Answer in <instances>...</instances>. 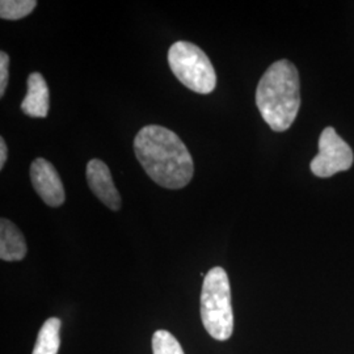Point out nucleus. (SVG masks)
Masks as SVG:
<instances>
[{
    "instance_id": "nucleus-1",
    "label": "nucleus",
    "mask_w": 354,
    "mask_h": 354,
    "mask_svg": "<svg viewBox=\"0 0 354 354\" xmlns=\"http://www.w3.org/2000/svg\"><path fill=\"white\" fill-rule=\"evenodd\" d=\"M134 151L146 174L167 189L187 187L194 174L188 147L176 133L160 125L142 127L134 138Z\"/></svg>"
},
{
    "instance_id": "nucleus-2",
    "label": "nucleus",
    "mask_w": 354,
    "mask_h": 354,
    "mask_svg": "<svg viewBox=\"0 0 354 354\" xmlns=\"http://www.w3.org/2000/svg\"><path fill=\"white\" fill-rule=\"evenodd\" d=\"M256 105L273 131H286L301 108L299 74L288 59L277 61L261 76L256 89Z\"/></svg>"
},
{
    "instance_id": "nucleus-3",
    "label": "nucleus",
    "mask_w": 354,
    "mask_h": 354,
    "mask_svg": "<svg viewBox=\"0 0 354 354\" xmlns=\"http://www.w3.org/2000/svg\"><path fill=\"white\" fill-rule=\"evenodd\" d=\"M201 319L207 333L218 342H226L234 332L231 288L223 268H212L203 279Z\"/></svg>"
},
{
    "instance_id": "nucleus-4",
    "label": "nucleus",
    "mask_w": 354,
    "mask_h": 354,
    "mask_svg": "<svg viewBox=\"0 0 354 354\" xmlns=\"http://www.w3.org/2000/svg\"><path fill=\"white\" fill-rule=\"evenodd\" d=\"M168 64L178 82L193 92L207 95L216 87L213 64L205 51L192 42H175L168 50Z\"/></svg>"
},
{
    "instance_id": "nucleus-5",
    "label": "nucleus",
    "mask_w": 354,
    "mask_h": 354,
    "mask_svg": "<svg viewBox=\"0 0 354 354\" xmlns=\"http://www.w3.org/2000/svg\"><path fill=\"white\" fill-rule=\"evenodd\" d=\"M351 146L339 137L333 127H326L319 138V153L311 160L310 168L317 177H330L348 171L353 165Z\"/></svg>"
},
{
    "instance_id": "nucleus-6",
    "label": "nucleus",
    "mask_w": 354,
    "mask_h": 354,
    "mask_svg": "<svg viewBox=\"0 0 354 354\" xmlns=\"http://www.w3.org/2000/svg\"><path fill=\"white\" fill-rule=\"evenodd\" d=\"M30 181L41 200L50 207H59L66 200L64 184L55 167L46 159L37 158L30 165Z\"/></svg>"
},
{
    "instance_id": "nucleus-7",
    "label": "nucleus",
    "mask_w": 354,
    "mask_h": 354,
    "mask_svg": "<svg viewBox=\"0 0 354 354\" xmlns=\"http://www.w3.org/2000/svg\"><path fill=\"white\" fill-rule=\"evenodd\" d=\"M87 183L89 189L111 210L121 209V196L115 188L111 169L100 159H92L87 165Z\"/></svg>"
},
{
    "instance_id": "nucleus-8",
    "label": "nucleus",
    "mask_w": 354,
    "mask_h": 354,
    "mask_svg": "<svg viewBox=\"0 0 354 354\" xmlns=\"http://www.w3.org/2000/svg\"><path fill=\"white\" fill-rule=\"evenodd\" d=\"M28 92L20 108L23 113L33 118H46L49 114V87L39 73H32L28 77Z\"/></svg>"
},
{
    "instance_id": "nucleus-9",
    "label": "nucleus",
    "mask_w": 354,
    "mask_h": 354,
    "mask_svg": "<svg viewBox=\"0 0 354 354\" xmlns=\"http://www.w3.org/2000/svg\"><path fill=\"white\" fill-rule=\"evenodd\" d=\"M28 248L23 232L10 219H0V259L3 261H21Z\"/></svg>"
},
{
    "instance_id": "nucleus-10",
    "label": "nucleus",
    "mask_w": 354,
    "mask_h": 354,
    "mask_svg": "<svg viewBox=\"0 0 354 354\" xmlns=\"http://www.w3.org/2000/svg\"><path fill=\"white\" fill-rule=\"evenodd\" d=\"M61 320L58 317L48 319L39 329L37 342L32 354H58L61 346Z\"/></svg>"
},
{
    "instance_id": "nucleus-11",
    "label": "nucleus",
    "mask_w": 354,
    "mask_h": 354,
    "mask_svg": "<svg viewBox=\"0 0 354 354\" xmlns=\"http://www.w3.org/2000/svg\"><path fill=\"white\" fill-rule=\"evenodd\" d=\"M36 0H1L0 17L3 20H20L35 11Z\"/></svg>"
},
{
    "instance_id": "nucleus-12",
    "label": "nucleus",
    "mask_w": 354,
    "mask_h": 354,
    "mask_svg": "<svg viewBox=\"0 0 354 354\" xmlns=\"http://www.w3.org/2000/svg\"><path fill=\"white\" fill-rule=\"evenodd\" d=\"M152 352L153 354H185L176 337L165 329H159L153 333Z\"/></svg>"
},
{
    "instance_id": "nucleus-13",
    "label": "nucleus",
    "mask_w": 354,
    "mask_h": 354,
    "mask_svg": "<svg viewBox=\"0 0 354 354\" xmlns=\"http://www.w3.org/2000/svg\"><path fill=\"white\" fill-rule=\"evenodd\" d=\"M8 70H10V57L6 51H0V97L4 96L8 86V77H10Z\"/></svg>"
},
{
    "instance_id": "nucleus-14",
    "label": "nucleus",
    "mask_w": 354,
    "mask_h": 354,
    "mask_svg": "<svg viewBox=\"0 0 354 354\" xmlns=\"http://www.w3.org/2000/svg\"><path fill=\"white\" fill-rule=\"evenodd\" d=\"M7 158H8V149H7L6 140L1 137L0 138V169L4 168V165L7 162Z\"/></svg>"
}]
</instances>
